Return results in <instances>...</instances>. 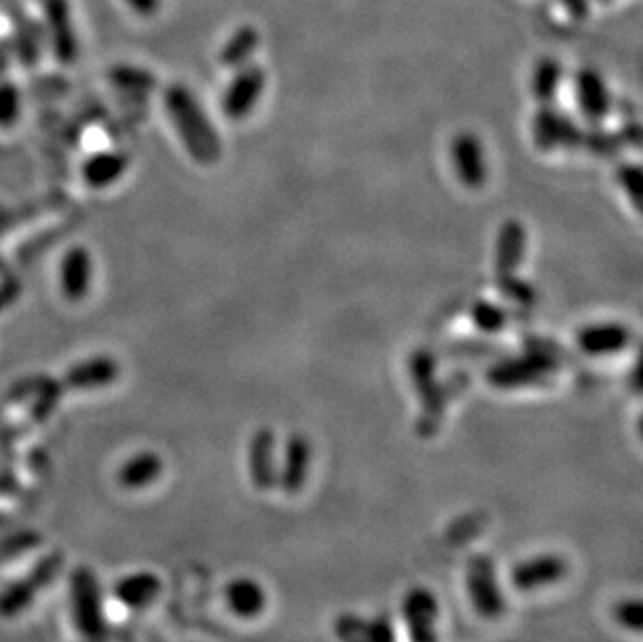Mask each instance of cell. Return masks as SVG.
<instances>
[{"instance_id":"18","label":"cell","mask_w":643,"mask_h":642,"mask_svg":"<svg viewBox=\"0 0 643 642\" xmlns=\"http://www.w3.org/2000/svg\"><path fill=\"white\" fill-rule=\"evenodd\" d=\"M120 373V363L113 357L96 355L72 366L65 373V384L73 391H98L111 386Z\"/></svg>"},{"instance_id":"28","label":"cell","mask_w":643,"mask_h":642,"mask_svg":"<svg viewBox=\"0 0 643 642\" xmlns=\"http://www.w3.org/2000/svg\"><path fill=\"white\" fill-rule=\"evenodd\" d=\"M111 79L125 90H136V92H148L154 88V75L140 67L132 65H118L111 72Z\"/></svg>"},{"instance_id":"11","label":"cell","mask_w":643,"mask_h":642,"mask_svg":"<svg viewBox=\"0 0 643 642\" xmlns=\"http://www.w3.org/2000/svg\"><path fill=\"white\" fill-rule=\"evenodd\" d=\"M454 173L465 188L479 190L487 182V159L481 138L473 132H460L450 145Z\"/></svg>"},{"instance_id":"9","label":"cell","mask_w":643,"mask_h":642,"mask_svg":"<svg viewBox=\"0 0 643 642\" xmlns=\"http://www.w3.org/2000/svg\"><path fill=\"white\" fill-rule=\"evenodd\" d=\"M312 470V445L300 432L289 434L277 466V489L286 496H298L307 489Z\"/></svg>"},{"instance_id":"27","label":"cell","mask_w":643,"mask_h":642,"mask_svg":"<svg viewBox=\"0 0 643 642\" xmlns=\"http://www.w3.org/2000/svg\"><path fill=\"white\" fill-rule=\"evenodd\" d=\"M498 288H500L502 297L508 298L510 303L523 305V307H531L537 303V291L531 282H527L523 277H519L517 273L504 275L498 277Z\"/></svg>"},{"instance_id":"15","label":"cell","mask_w":643,"mask_h":642,"mask_svg":"<svg viewBox=\"0 0 643 642\" xmlns=\"http://www.w3.org/2000/svg\"><path fill=\"white\" fill-rule=\"evenodd\" d=\"M337 642H398L394 621L387 616H360L344 612L334 621Z\"/></svg>"},{"instance_id":"2","label":"cell","mask_w":643,"mask_h":642,"mask_svg":"<svg viewBox=\"0 0 643 642\" xmlns=\"http://www.w3.org/2000/svg\"><path fill=\"white\" fill-rule=\"evenodd\" d=\"M560 371V359L544 343L519 357H508L487 370V382L498 391H519L549 382Z\"/></svg>"},{"instance_id":"26","label":"cell","mask_w":643,"mask_h":642,"mask_svg":"<svg viewBox=\"0 0 643 642\" xmlns=\"http://www.w3.org/2000/svg\"><path fill=\"white\" fill-rule=\"evenodd\" d=\"M471 321L483 334H498L508 323V313L504 307L496 305V303L477 300L475 305L471 307Z\"/></svg>"},{"instance_id":"32","label":"cell","mask_w":643,"mask_h":642,"mask_svg":"<svg viewBox=\"0 0 643 642\" xmlns=\"http://www.w3.org/2000/svg\"><path fill=\"white\" fill-rule=\"evenodd\" d=\"M583 147L594 150V155L610 157L615 155L620 147V136L608 134V132H592L583 136Z\"/></svg>"},{"instance_id":"31","label":"cell","mask_w":643,"mask_h":642,"mask_svg":"<svg viewBox=\"0 0 643 642\" xmlns=\"http://www.w3.org/2000/svg\"><path fill=\"white\" fill-rule=\"evenodd\" d=\"M22 97L13 84H0V127H11L20 120Z\"/></svg>"},{"instance_id":"22","label":"cell","mask_w":643,"mask_h":642,"mask_svg":"<svg viewBox=\"0 0 643 642\" xmlns=\"http://www.w3.org/2000/svg\"><path fill=\"white\" fill-rule=\"evenodd\" d=\"M161 578L152 571H136L121 578L115 587V594L125 607L144 609L161 594Z\"/></svg>"},{"instance_id":"35","label":"cell","mask_w":643,"mask_h":642,"mask_svg":"<svg viewBox=\"0 0 643 642\" xmlns=\"http://www.w3.org/2000/svg\"><path fill=\"white\" fill-rule=\"evenodd\" d=\"M20 295V284L17 282H9V284H2L0 286V311L4 307H9L15 298Z\"/></svg>"},{"instance_id":"17","label":"cell","mask_w":643,"mask_h":642,"mask_svg":"<svg viewBox=\"0 0 643 642\" xmlns=\"http://www.w3.org/2000/svg\"><path fill=\"white\" fill-rule=\"evenodd\" d=\"M95 277L92 255L86 247H73L63 255L59 266V284L61 293L67 300L79 303L88 297Z\"/></svg>"},{"instance_id":"23","label":"cell","mask_w":643,"mask_h":642,"mask_svg":"<svg viewBox=\"0 0 643 642\" xmlns=\"http://www.w3.org/2000/svg\"><path fill=\"white\" fill-rule=\"evenodd\" d=\"M261 45V34L255 25H239L238 29L225 40L219 52V61L225 67L238 70L246 65Z\"/></svg>"},{"instance_id":"25","label":"cell","mask_w":643,"mask_h":642,"mask_svg":"<svg viewBox=\"0 0 643 642\" xmlns=\"http://www.w3.org/2000/svg\"><path fill=\"white\" fill-rule=\"evenodd\" d=\"M562 63L554 57H542L531 72V92L542 104H552L562 84Z\"/></svg>"},{"instance_id":"1","label":"cell","mask_w":643,"mask_h":642,"mask_svg":"<svg viewBox=\"0 0 643 642\" xmlns=\"http://www.w3.org/2000/svg\"><path fill=\"white\" fill-rule=\"evenodd\" d=\"M165 109L182 145L200 165H213L221 159L223 143L217 127L207 118L198 99L184 84H173L165 92Z\"/></svg>"},{"instance_id":"7","label":"cell","mask_w":643,"mask_h":642,"mask_svg":"<svg viewBox=\"0 0 643 642\" xmlns=\"http://www.w3.org/2000/svg\"><path fill=\"white\" fill-rule=\"evenodd\" d=\"M531 134H533L535 147L544 152L583 147V136H585V132L574 124L567 113L549 104H542V109L535 113Z\"/></svg>"},{"instance_id":"21","label":"cell","mask_w":643,"mask_h":642,"mask_svg":"<svg viewBox=\"0 0 643 642\" xmlns=\"http://www.w3.org/2000/svg\"><path fill=\"white\" fill-rule=\"evenodd\" d=\"M163 470L165 464L161 455H157L154 450H140L121 464L118 480L125 491H144L163 476Z\"/></svg>"},{"instance_id":"3","label":"cell","mask_w":643,"mask_h":642,"mask_svg":"<svg viewBox=\"0 0 643 642\" xmlns=\"http://www.w3.org/2000/svg\"><path fill=\"white\" fill-rule=\"evenodd\" d=\"M465 591L479 618L496 621L506 616L508 601L502 587L496 561L490 555L477 553L467 561Z\"/></svg>"},{"instance_id":"4","label":"cell","mask_w":643,"mask_h":642,"mask_svg":"<svg viewBox=\"0 0 643 642\" xmlns=\"http://www.w3.org/2000/svg\"><path fill=\"white\" fill-rule=\"evenodd\" d=\"M410 368V378H412V386L417 391V395L421 398V432L423 434H431L440 420L444 418L446 405H448V386L440 384L437 375H435V357L431 355V350L419 348L410 355L408 361Z\"/></svg>"},{"instance_id":"5","label":"cell","mask_w":643,"mask_h":642,"mask_svg":"<svg viewBox=\"0 0 643 642\" xmlns=\"http://www.w3.org/2000/svg\"><path fill=\"white\" fill-rule=\"evenodd\" d=\"M400 618L408 642H440L442 605L425 584H415L403 594Z\"/></svg>"},{"instance_id":"24","label":"cell","mask_w":643,"mask_h":642,"mask_svg":"<svg viewBox=\"0 0 643 642\" xmlns=\"http://www.w3.org/2000/svg\"><path fill=\"white\" fill-rule=\"evenodd\" d=\"M47 2L48 20L52 29V40L59 59L72 61L75 57V38H73L70 9L65 0H45Z\"/></svg>"},{"instance_id":"10","label":"cell","mask_w":643,"mask_h":642,"mask_svg":"<svg viewBox=\"0 0 643 642\" xmlns=\"http://www.w3.org/2000/svg\"><path fill=\"white\" fill-rule=\"evenodd\" d=\"M277 436L269 425L255 430L248 443V476L259 493H271L277 489Z\"/></svg>"},{"instance_id":"34","label":"cell","mask_w":643,"mask_h":642,"mask_svg":"<svg viewBox=\"0 0 643 642\" xmlns=\"http://www.w3.org/2000/svg\"><path fill=\"white\" fill-rule=\"evenodd\" d=\"M574 20H585L590 15V0H560Z\"/></svg>"},{"instance_id":"30","label":"cell","mask_w":643,"mask_h":642,"mask_svg":"<svg viewBox=\"0 0 643 642\" xmlns=\"http://www.w3.org/2000/svg\"><path fill=\"white\" fill-rule=\"evenodd\" d=\"M617 177H619V184L622 186L625 195L631 198V205L640 211L642 209L643 193L642 168L638 163H625V165H620Z\"/></svg>"},{"instance_id":"19","label":"cell","mask_w":643,"mask_h":642,"mask_svg":"<svg viewBox=\"0 0 643 642\" xmlns=\"http://www.w3.org/2000/svg\"><path fill=\"white\" fill-rule=\"evenodd\" d=\"M129 168V157L121 150H102L92 155L84 168H82V177L84 182L95 188V190H104L120 182Z\"/></svg>"},{"instance_id":"13","label":"cell","mask_w":643,"mask_h":642,"mask_svg":"<svg viewBox=\"0 0 643 642\" xmlns=\"http://www.w3.org/2000/svg\"><path fill=\"white\" fill-rule=\"evenodd\" d=\"M223 603L234 618L252 621L267 614L269 593L255 576H234L223 587Z\"/></svg>"},{"instance_id":"16","label":"cell","mask_w":643,"mask_h":642,"mask_svg":"<svg viewBox=\"0 0 643 642\" xmlns=\"http://www.w3.org/2000/svg\"><path fill=\"white\" fill-rule=\"evenodd\" d=\"M631 330L620 321L590 323L581 328L574 336L577 346L588 357H610L625 350L631 343Z\"/></svg>"},{"instance_id":"33","label":"cell","mask_w":643,"mask_h":642,"mask_svg":"<svg viewBox=\"0 0 643 642\" xmlns=\"http://www.w3.org/2000/svg\"><path fill=\"white\" fill-rule=\"evenodd\" d=\"M125 4L143 17H150L161 9V0H125Z\"/></svg>"},{"instance_id":"6","label":"cell","mask_w":643,"mask_h":642,"mask_svg":"<svg viewBox=\"0 0 643 642\" xmlns=\"http://www.w3.org/2000/svg\"><path fill=\"white\" fill-rule=\"evenodd\" d=\"M571 566L560 553L546 551L519 559L510 571V587L519 594H535L567 580Z\"/></svg>"},{"instance_id":"12","label":"cell","mask_w":643,"mask_h":642,"mask_svg":"<svg viewBox=\"0 0 643 642\" xmlns=\"http://www.w3.org/2000/svg\"><path fill=\"white\" fill-rule=\"evenodd\" d=\"M72 603L75 624L88 639H100L104 630L102 605L96 580L90 571L79 569L72 580Z\"/></svg>"},{"instance_id":"29","label":"cell","mask_w":643,"mask_h":642,"mask_svg":"<svg viewBox=\"0 0 643 642\" xmlns=\"http://www.w3.org/2000/svg\"><path fill=\"white\" fill-rule=\"evenodd\" d=\"M613 616L622 630L633 634L642 632L643 605L638 596L620 598L613 609Z\"/></svg>"},{"instance_id":"20","label":"cell","mask_w":643,"mask_h":642,"mask_svg":"<svg viewBox=\"0 0 643 642\" xmlns=\"http://www.w3.org/2000/svg\"><path fill=\"white\" fill-rule=\"evenodd\" d=\"M527 248V227L519 220L502 223L496 243V273L498 277L517 272L523 263Z\"/></svg>"},{"instance_id":"8","label":"cell","mask_w":643,"mask_h":642,"mask_svg":"<svg viewBox=\"0 0 643 642\" xmlns=\"http://www.w3.org/2000/svg\"><path fill=\"white\" fill-rule=\"evenodd\" d=\"M264 86H267V74L262 67L259 65L238 67V74L232 77V82L227 84L221 97L223 115L230 118L232 122L246 120L259 104Z\"/></svg>"},{"instance_id":"14","label":"cell","mask_w":643,"mask_h":642,"mask_svg":"<svg viewBox=\"0 0 643 642\" xmlns=\"http://www.w3.org/2000/svg\"><path fill=\"white\" fill-rule=\"evenodd\" d=\"M574 97L581 115L590 124L599 125L610 115L613 95L606 86V79L596 70H579V74L574 75Z\"/></svg>"}]
</instances>
